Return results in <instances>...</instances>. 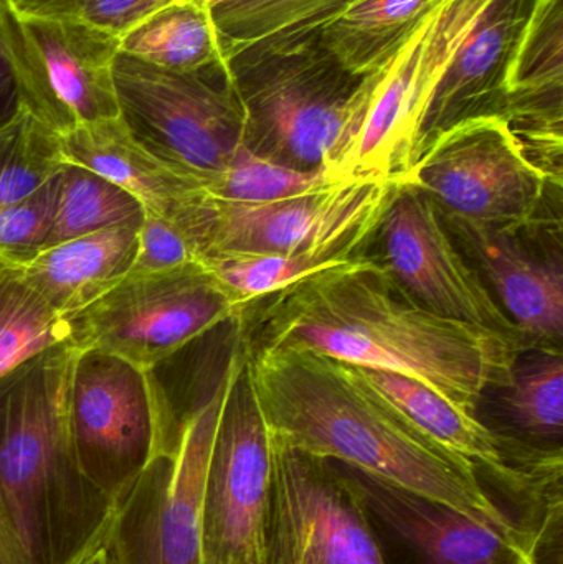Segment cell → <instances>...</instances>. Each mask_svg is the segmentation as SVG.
<instances>
[{
    "label": "cell",
    "instance_id": "obj_14",
    "mask_svg": "<svg viewBox=\"0 0 563 564\" xmlns=\"http://www.w3.org/2000/svg\"><path fill=\"white\" fill-rule=\"evenodd\" d=\"M377 237L383 250L380 264L423 307L524 344L481 274L453 243L442 210L429 195L400 185L380 218Z\"/></svg>",
    "mask_w": 563,
    "mask_h": 564
},
{
    "label": "cell",
    "instance_id": "obj_7",
    "mask_svg": "<svg viewBox=\"0 0 563 564\" xmlns=\"http://www.w3.org/2000/svg\"><path fill=\"white\" fill-rule=\"evenodd\" d=\"M225 384L227 365L181 411L174 453L155 456L119 500L101 543L106 564H204L202 503Z\"/></svg>",
    "mask_w": 563,
    "mask_h": 564
},
{
    "label": "cell",
    "instance_id": "obj_16",
    "mask_svg": "<svg viewBox=\"0 0 563 564\" xmlns=\"http://www.w3.org/2000/svg\"><path fill=\"white\" fill-rule=\"evenodd\" d=\"M339 464V463H337ZM379 540H390L410 564H521L531 540L509 535L453 507L344 466Z\"/></svg>",
    "mask_w": 563,
    "mask_h": 564
},
{
    "label": "cell",
    "instance_id": "obj_11",
    "mask_svg": "<svg viewBox=\"0 0 563 564\" xmlns=\"http://www.w3.org/2000/svg\"><path fill=\"white\" fill-rule=\"evenodd\" d=\"M403 184L429 195L443 215L508 230L538 224L554 187L499 116L472 119L440 134Z\"/></svg>",
    "mask_w": 563,
    "mask_h": 564
},
{
    "label": "cell",
    "instance_id": "obj_25",
    "mask_svg": "<svg viewBox=\"0 0 563 564\" xmlns=\"http://www.w3.org/2000/svg\"><path fill=\"white\" fill-rule=\"evenodd\" d=\"M443 0H359L320 35L353 75L364 78L383 65Z\"/></svg>",
    "mask_w": 563,
    "mask_h": 564
},
{
    "label": "cell",
    "instance_id": "obj_32",
    "mask_svg": "<svg viewBox=\"0 0 563 564\" xmlns=\"http://www.w3.org/2000/svg\"><path fill=\"white\" fill-rule=\"evenodd\" d=\"M201 264V253L191 235L174 221L144 214L139 227L138 253L131 273H159Z\"/></svg>",
    "mask_w": 563,
    "mask_h": 564
},
{
    "label": "cell",
    "instance_id": "obj_15",
    "mask_svg": "<svg viewBox=\"0 0 563 564\" xmlns=\"http://www.w3.org/2000/svg\"><path fill=\"white\" fill-rule=\"evenodd\" d=\"M400 185L402 182L382 178H350L268 204H230L207 195L198 228L202 260L274 257L306 250L383 210Z\"/></svg>",
    "mask_w": 563,
    "mask_h": 564
},
{
    "label": "cell",
    "instance_id": "obj_6",
    "mask_svg": "<svg viewBox=\"0 0 563 564\" xmlns=\"http://www.w3.org/2000/svg\"><path fill=\"white\" fill-rule=\"evenodd\" d=\"M73 449L86 479L115 506L155 456L174 449L171 416L154 371L82 348L68 390Z\"/></svg>",
    "mask_w": 563,
    "mask_h": 564
},
{
    "label": "cell",
    "instance_id": "obj_9",
    "mask_svg": "<svg viewBox=\"0 0 563 564\" xmlns=\"http://www.w3.org/2000/svg\"><path fill=\"white\" fill-rule=\"evenodd\" d=\"M0 52L19 106L56 134L118 118V36L76 17L33 15L0 0Z\"/></svg>",
    "mask_w": 563,
    "mask_h": 564
},
{
    "label": "cell",
    "instance_id": "obj_18",
    "mask_svg": "<svg viewBox=\"0 0 563 564\" xmlns=\"http://www.w3.org/2000/svg\"><path fill=\"white\" fill-rule=\"evenodd\" d=\"M505 119L532 164L562 188L563 0H532L509 69Z\"/></svg>",
    "mask_w": 563,
    "mask_h": 564
},
{
    "label": "cell",
    "instance_id": "obj_10",
    "mask_svg": "<svg viewBox=\"0 0 563 564\" xmlns=\"http://www.w3.org/2000/svg\"><path fill=\"white\" fill-rule=\"evenodd\" d=\"M243 312L202 264L128 274L73 315V341L151 371Z\"/></svg>",
    "mask_w": 563,
    "mask_h": 564
},
{
    "label": "cell",
    "instance_id": "obj_23",
    "mask_svg": "<svg viewBox=\"0 0 563 564\" xmlns=\"http://www.w3.org/2000/svg\"><path fill=\"white\" fill-rule=\"evenodd\" d=\"M505 426L495 433L506 443L544 459H563V358L561 348L534 347L516 358L501 388Z\"/></svg>",
    "mask_w": 563,
    "mask_h": 564
},
{
    "label": "cell",
    "instance_id": "obj_17",
    "mask_svg": "<svg viewBox=\"0 0 563 564\" xmlns=\"http://www.w3.org/2000/svg\"><path fill=\"white\" fill-rule=\"evenodd\" d=\"M452 237L475 261L478 273L528 347L559 348L563 335L561 253L538 257L519 230L489 227L443 215Z\"/></svg>",
    "mask_w": 563,
    "mask_h": 564
},
{
    "label": "cell",
    "instance_id": "obj_5",
    "mask_svg": "<svg viewBox=\"0 0 563 564\" xmlns=\"http://www.w3.org/2000/svg\"><path fill=\"white\" fill-rule=\"evenodd\" d=\"M495 0H443L357 89L347 175L402 182L415 161L423 116L466 36Z\"/></svg>",
    "mask_w": 563,
    "mask_h": 564
},
{
    "label": "cell",
    "instance_id": "obj_31",
    "mask_svg": "<svg viewBox=\"0 0 563 564\" xmlns=\"http://www.w3.org/2000/svg\"><path fill=\"white\" fill-rule=\"evenodd\" d=\"M58 175L23 200L0 207V263L25 268L45 248Z\"/></svg>",
    "mask_w": 563,
    "mask_h": 564
},
{
    "label": "cell",
    "instance_id": "obj_3",
    "mask_svg": "<svg viewBox=\"0 0 563 564\" xmlns=\"http://www.w3.org/2000/svg\"><path fill=\"white\" fill-rule=\"evenodd\" d=\"M82 347L52 345L0 380V564H75L116 506L73 449L68 390Z\"/></svg>",
    "mask_w": 563,
    "mask_h": 564
},
{
    "label": "cell",
    "instance_id": "obj_12",
    "mask_svg": "<svg viewBox=\"0 0 563 564\" xmlns=\"http://www.w3.org/2000/svg\"><path fill=\"white\" fill-rule=\"evenodd\" d=\"M273 447L258 406L243 341L227 360V384L202 503L204 564H263Z\"/></svg>",
    "mask_w": 563,
    "mask_h": 564
},
{
    "label": "cell",
    "instance_id": "obj_8",
    "mask_svg": "<svg viewBox=\"0 0 563 564\" xmlns=\"http://www.w3.org/2000/svg\"><path fill=\"white\" fill-rule=\"evenodd\" d=\"M112 76L119 116L136 141L204 187L243 145L227 66L171 72L119 52Z\"/></svg>",
    "mask_w": 563,
    "mask_h": 564
},
{
    "label": "cell",
    "instance_id": "obj_26",
    "mask_svg": "<svg viewBox=\"0 0 563 564\" xmlns=\"http://www.w3.org/2000/svg\"><path fill=\"white\" fill-rule=\"evenodd\" d=\"M119 52L171 72L227 66L210 9L201 0H172L119 39Z\"/></svg>",
    "mask_w": 563,
    "mask_h": 564
},
{
    "label": "cell",
    "instance_id": "obj_29",
    "mask_svg": "<svg viewBox=\"0 0 563 564\" xmlns=\"http://www.w3.org/2000/svg\"><path fill=\"white\" fill-rule=\"evenodd\" d=\"M68 164L62 135L19 106L0 124V207L29 197Z\"/></svg>",
    "mask_w": 563,
    "mask_h": 564
},
{
    "label": "cell",
    "instance_id": "obj_30",
    "mask_svg": "<svg viewBox=\"0 0 563 564\" xmlns=\"http://www.w3.org/2000/svg\"><path fill=\"white\" fill-rule=\"evenodd\" d=\"M339 182H344V178L329 172L284 167L241 145L224 171L208 178L205 192L218 202L268 204L311 194Z\"/></svg>",
    "mask_w": 563,
    "mask_h": 564
},
{
    "label": "cell",
    "instance_id": "obj_33",
    "mask_svg": "<svg viewBox=\"0 0 563 564\" xmlns=\"http://www.w3.org/2000/svg\"><path fill=\"white\" fill-rule=\"evenodd\" d=\"M169 2L172 0H78L56 17H76L121 39Z\"/></svg>",
    "mask_w": 563,
    "mask_h": 564
},
{
    "label": "cell",
    "instance_id": "obj_19",
    "mask_svg": "<svg viewBox=\"0 0 563 564\" xmlns=\"http://www.w3.org/2000/svg\"><path fill=\"white\" fill-rule=\"evenodd\" d=\"M531 6L532 0H495L466 36L423 116L415 161L430 142L462 122L505 118L509 69Z\"/></svg>",
    "mask_w": 563,
    "mask_h": 564
},
{
    "label": "cell",
    "instance_id": "obj_4",
    "mask_svg": "<svg viewBox=\"0 0 563 564\" xmlns=\"http://www.w3.org/2000/svg\"><path fill=\"white\" fill-rule=\"evenodd\" d=\"M243 115V145L296 171L349 181L347 135L362 78L344 68L320 35L227 62Z\"/></svg>",
    "mask_w": 563,
    "mask_h": 564
},
{
    "label": "cell",
    "instance_id": "obj_34",
    "mask_svg": "<svg viewBox=\"0 0 563 564\" xmlns=\"http://www.w3.org/2000/svg\"><path fill=\"white\" fill-rule=\"evenodd\" d=\"M17 109H19V96H17L15 82H13L9 63L0 52V124L9 121Z\"/></svg>",
    "mask_w": 563,
    "mask_h": 564
},
{
    "label": "cell",
    "instance_id": "obj_35",
    "mask_svg": "<svg viewBox=\"0 0 563 564\" xmlns=\"http://www.w3.org/2000/svg\"><path fill=\"white\" fill-rule=\"evenodd\" d=\"M13 9L33 15H62L78 0H9Z\"/></svg>",
    "mask_w": 563,
    "mask_h": 564
},
{
    "label": "cell",
    "instance_id": "obj_37",
    "mask_svg": "<svg viewBox=\"0 0 563 564\" xmlns=\"http://www.w3.org/2000/svg\"><path fill=\"white\" fill-rule=\"evenodd\" d=\"M201 2H204L205 6L208 7V9H214V7L220 6V3L228 2V0H201Z\"/></svg>",
    "mask_w": 563,
    "mask_h": 564
},
{
    "label": "cell",
    "instance_id": "obj_24",
    "mask_svg": "<svg viewBox=\"0 0 563 564\" xmlns=\"http://www.w3.org/2000/svg\"><path fill=\"white\" fill-rule=\"evenodd\" d=\"M359 0H228L210 9L225 63L317 35Z\"/></svg>",
    "mask_w": 563,
    "mask_h": 564
},
{
    "label": "cell",
    "instance_id": "obj_20",
    "mask_svg": "<svg viewBox=\"0 0 563 564\" xmlns=\"http://www.w3.org/2000/svg\"><path fill=\"white\" fill-rule=\"evenodd\" d=\"M62 144L69 164L118 185L142 205L144 214L181 225L197 245L195 228L207 198L204 184L139 144L121 116L76 128L62 135Z\"/></svg>",
    "mask_w": 563,
    "mask_h": 564
},
{
    "label": "cell",
    "instance_id": "obj_1",
    "mask_svg": "<svg viewBox=\"0 0 563 564\" xmlns=\"http://www.w3.org/2000/svg\"><path fill=\"white\" fill-rule=\"evenodd\" d=\"M235 322L247 347H296L422 381L476 414L511 378L519 338L442 317L366 254L261 299Z\"/></svg>",
    "mask_w": 563,
    "mask_h": 564
},
{
    "label": "cell",
    "instance_id": "obj_22",
    "mask_svg": "<svg viewBox=\"0 0 563 564\" xmlns=\"http://www.w3.org/2000/svg\"><path fill=\"white\" fill-rule=\"evenodd\" d=\"M386 208L306 250L274 257L205 258L201 264L238 304L247 308L296 282L364 257L367 245L376 238Z\"/></svg>",
    "mask_w": 563,
    "mask_h": 564
},
{
    "label": "cell",
    "instance_id": "obj_36",
    "mask_svg": "<svg viewBox=\"0 0 563 564\" xmlns=\"http://www.w3.org/2000/svg\"><path fill=\"white\" fill-rule=\"evenodd\" d=\"M101 543H99L98 546H95L91 552L86 553V555L75 564H106L105 552H102Z\"/></svg>",
    "mask_w": 563,
    "mask_h": 564
},
{
    "label": "cell",
    "instance_id": "obj_2",
    "mask_svg": "<svg viewBox=\"0 0 563 564\" xmlns=\"http://www.w3.org/2000/svg\"><path fill=\"white\" fill-rule=\"evenodd\" d=\"M243 348L271 440L531 540L489 496L472 463L426 436L354 365L306 348Z\"/></svg>",
    "mask_w": 563,
    "mask_h": 564
},
{
    "label": "cell",
    "instance_id": "obj_27",
    "mask_svg": "<svg viewBox=\"0 0 563 564\" xmlns=\"http://www.w3.org/2000/svg\"><path fill=\"white\" fill-rule=\"evenodd\" d=\"M63 341H73L72 317L58 314L22 268L0 263V380Z\"/></svg>",
    "mask_w": 563,
    "mask_h": 564
},
{
    "label": "cell",
    "instance_id": "obj_13",
    "mask_svg": "<svg viewBox=\"0 0 563 564\" xmlns=\"http://www.w3.org/2000/svg\"><path fill=\"white\" fill-rule=\"evenodd\" d=\"M271 447L263 564H389L339 464L273 440Z\"/></svg>",
    "mask_w": 563,
    "mask_h": 564
},
{
    "label": "cell",
    "instance_id": "obj_38",
    "mask_svg": "<svg viewBox=\"0 0 563 564\" xmlns=\"http://www.w3.org/2000/svg\"><path fill=\"white\" fill-rule=\"evenodd\" d=\"M521 564H535V562L534 560H526V562Z\"/></svg>",
    "mask_w": 563,
    "mask_h": 564
},
{
    "label": "cell",
    "instance_id": "obj_28",
    "mask_svg": "<svg viewBox=\"0 0 563 564\" xmlns=\"http://www.w3.org/2000/svg\"><path fill=\"white\" fill-rule=\"evenodd\" d=\"M142 217L144 208L131 194L88 169L68 164L56 182L55 210L45 248Z\"/></svg>",
    "mask_w": 563,
    "mask_h": 564
},
{
    "label": "cell",
    "instance_id": "obj_21",
    "mask_svg": "<svg viewBox=\"0 0 563 564\" xmlns=\"http://www.w3.org/2000/svg\"><path fill=\"white\" fill-rule=\"evenodd\" d=\"M141 221L45 248L23 273L58 314L73 317L131 273Z\"/></svg>",
    "mask_w": 563,
    "mask_h": 564
}]
</instances>
